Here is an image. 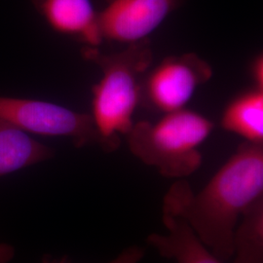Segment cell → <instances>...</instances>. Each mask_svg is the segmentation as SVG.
Returning <instances> with one entry per match:
<instances>
[{
    "label": "cell",
    "instance_id": "6da1fadb",
    "mask_svg": "<svg viewBox=\"0 0 263 263\" xmlns=\"http://www.w3.org/2000/svg\"><path fill=\"white\" fill-rule=\"evenodd\" d=\"M263 198L262 143H242L195 194L178 179L165 194L163 207L181 216L200 241L221 260L232 258V239L245 211Z\"/></svg>",
    "mask_w": 263,
    "mask_h": 263
},
{
    "label": "cell",
    "instance_id": "7a4b0ae2",
    "mask_svg": "<svg viewBox=\"0 0 263 263\" xmlns=\"http://www.w3.org/2000/svg\"><path fill=\"white\" fill-rule=\"evenodd\" d=\"M85 58L103 72L93 88L90 115L100 146L105 152H113L120 146L121 136H126L135 124L133 116L142 94V76L152 62L149 40L129 44L121 52L109 55L87 47Z\"/></svg>",
    "mask_w": 263,
    "mask_h": 263
},
{
    "label": "cell",
    "instance_id": "3957f363",
    "mask_svg": "<svg viewBox=\"0 0 263 263\" xmlns=\"http://www.w3.org/2000/svg\"><path fill=\"white\" fill-rule=\"evenodd\" d=\"M214 128L206 116L183 108L165 113L156 122L134 124L126 138L132 154L142 163L167 179H183L201 167L200 146Z\"/></svg>",
    "mask_w": 263,
    "mask_h": 263
},
{
    "label": "cell",
    "instance_id": "277c9868",
    "mask_svg": "<svg viewBox=\"0 0 263 263\" xmlns=\"http://www.w3.org/2000/svg\"><path fill=\"white\" fill-rule=\"evenodd\" d=\"M0 121L28 134L68 138L77 147L99 144L92 117L49 102L0 97Z\"/></svg>",
    "mask_w": 263,
    "mask_h": 263
},
{
    "label": "cell",
    "instance_id": "5b68a950",
    "mask_svg": "<svg viewBox=\"0 0 263 263\" xmlns=\"http://www.w3.org/2000/svg\"><path fill=\"white\" fill-rule=\"evenodd\" d=\"M213 76L205 60L187 53L165 58L153 68L142 86L148 104L164 113L185 108L201 85Z\"/></svg>",
    "mask_w": 263,
    "mask_h": 263
},
{
    "label": "cell",
    "instance_id": "8992f818",
    "mask_svg": "<svg viewBox=\"0 0 263 263\" xmlns=\"http://www.w3.org/2000/svg\"><path fill=\"white\" fill-rule=\"evenodd\" d=\"M187 0H104L99 11L103 40L127 45L148 39Z\"/></svg>",
    "mask_w": 263,
    "mask_h": 263
},
{
    "label": "cell",
    "instance_id": "52a82bcc",
    "mask_svg": "<svg viewBox=\"0 0 263 263\" xmlns=\"http://www.w3.org/2000/svg\"><path fill=\"white\" fill-rule=\"evenodd\" d=\"M38 13L55 31L76 38L88 47L97 48L104 40L99 12L91 0H32Z\"/></svg>",
    "mask_w": 263,
    "mask_h": 263
},
{
    "label": "cell",
    "instance_id": "ba28073f",
    "mask_svg": "<svg viewBox=\"0 0 263 263\" xmlns=\"http://www.w3.org/2000/svg\"><path fill=\"white\" fill-rule=\"evenodd\" d=\"M162 213L168 233H151L146 239V243L161 256L177 263H224L200 241L181 216L167 208H162Z\"/></svg>",
    "mask_w": 263,
    "mask_h": 263
},
{
    "label": "cell",
    "instance_id": "9c48e42d",
    "mask_svg": "<svg viewBox=\"0 0 263 263\" xmlns=\"http://www.w3.org/2000/svg\"><path fill=\"white\" fill-rule=\"evenodd\" d=\"M54 151L29 134L0 121V178L53 157Z\"/></svg>",
    "mask_w": 263,
    "mask_h": 263
},
{
    "label": "cell",
    "instance_id": "30bf717a",
    "mask_svg": "<svg viewBox=\"0 0 263 263\" xmlns=\"http://www.w3.org/2000/svg\"><path fill=\"white\" fill-rule=\"evenodd\" d=\"M220 124L246 142L262 143L263 90L254 88L231 101L222 112Z\"/></svg>",
    "mask_w": 263,
    "mask_h": 263
},
{
    "label": "cell",
    "instance_id": "8fae6325",
    "mask_svg": "<svg viewBox=\"0 0 263 263\" xmlns=\"http://www.w3.org/2000/svg\"><path fill=\"white\" fill-rule=\"evenodd\" d=\"M233 263H263V198L240 217L232 239Z\"/></svg>",
    "mask_w": 263,
    "mask_h": 263
},
{
    "label": "cell",
    "instance_id": "7c38bea8",
    "mask_svg": "<svg viewBox=\"0 0 263 263\" xmlns=\"http://www.w3.org/2000/svg\"><path fill=\"white\" fill-rule=\"evenodd\" d=\"M145 254V249L141 246H131L123 250L114 259L108 263H139ZM41 263H70L66 256L61 258H52L50 255H45Z\"/></svg>",
    "mask_w": 263,
    "mask_h": 263
},
{
    "label": "cell",
    "instance_id": "4fadbf2b",
    "mask_svg": "<svg viewBox=\"0 0 263 263\" xmlns=\"http://www.w3.org/2000/svg\"><path fill=\"white\" fill-rule=\"evenodd\" d=\"M251 74L254 80V88L263 90V58L262 55L255 57L251 66Z\"/></svg>",
    "mask_w": 263,
    "mask_h": 263
},
{
    "label": "cell",
    "instance_id": "5bb4252c",
    "mask_svg": "<svg viewBox=\"0 0 263 263\" xmlns=\"http://www.w3.org/2000/svg\"><path fill=\"white\" fill-rule=\"evenodd\" d=\"M15 256V248L12 245L0 242V263H10Z\"/></svg>",
    "mask_w": 263,
    "mask_h": 263
}]
</instances>
